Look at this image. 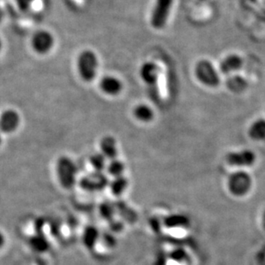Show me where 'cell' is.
<instances>
[{"mask_svg": "<svg viewBox=\"0 0 265 265\" xmlns=\"http://www.w3.org/2000/svg\"><path fill=\"white\" fill-rule=\"evenodd\" d=\"M128 186H129V181L124 175L114 178V180L109 183V188L112 194L116 196H121L125 193Z\"/></svg>", "mask_w": 265, "mask_h": 265, "instance_id": "d6986e66", "label": "cell"}, {"mask_svg": "<svg viewBox=\"0 0 265 265\" xmlns=\"http://www.w3.org/2000/svg\"><path fill=\"white\" fill-rule=\"evenodd\" d=\"M104 243L107 247H114L116 245V240L110 233H105L103 235Z\"/></svg>", "mask_w": 265, "mask_h": 265, "instance_id": "484cf974", "label": "cell"}, {"mask_svg": "<svg viewBox=\"0 0 265 265\" xmlns=\"http://www.w3.org/2000/svg\"><path fill=\"white\" fill-rule=\"evenodd\" d=\"M226 85L231 92L241 93L247 89V82L240 76H232L227 80Z\"/></svg>", "mask_w": 265, "mask_h": 265, "instance_id": "ffe728a7", "label": "cell"}, {"mask_svg": "<svg viewBox=\"0 0 265 265\" xmlns=\"http://www.w3.org/2000/svg\"><path fill=\"white\" fill-rule=\"evenodd\" d=\"M77 71L85 82H91L96 77L98 72L99 60L93 51L84 50L77 58Z\"/></svg>", "mask_w": 265, "mask_h": 265, "instance_id": "7a4b0ae2", "label": "cell"}, {"mask_svg": "<svg viewBox=\"0 0 265 265\" xmlns=\"http://www.w3.org/2000/svg\"><path fill=\"white\" fill-rule=\"evenodd\" d=\"M54 45V38L47 30H39L35 32L31 39L33 50L39 54H46L50 52Z\"/></svg>", "mask_w": 265, "mask_h": 265, "instance_id": "52a82bcc", "label": "cell"}, {"mask_svg": "<svg viewBox=\"0 0 265 265\" xmlns=\"http://www.w3.org/2000/svg\"><path fill=\"white\" fill-rule=\"evenodd\" d=\"M6 236L2 231H0V250L2 249L6 245Z\"/></svg>", "mask_w": 265, "mask_h": 265, "instance_id": "83f0119b", "label": "cell"}, {"mask_svg": "<svg viewBox=\"0 0 265 265\" xmlns=\"http://www.w3.org/2000/svg\"><path fill=\"white\" fill-rule=\"evenodd\" d=\"M172 3L173 0H156L150 17V23L154 29H163L167 24Z\"/></svg>", "mask_w": 265, "mask_h": 265, "instance_id": "5b68a950", "label": "cell"}, {"mask_svg": "<svg viewBox=\"0 0 265 265\" xmlns=\"http://www.w3.org/2000/svg\"><path fill=\"white\" fill-rule=\"evenodd\" d=\"M243 59L237 54H230L223 59L220 64V72L223 74H229L231 72H237L241 69Z\"/></svg>", "mask_w": 265, "mask_h": 265, "instance_id": "5bb4252c", "label": "cell"}, {"mask_svg": "<svg viewBox=\"0 0 265 265\" xmlns=\"http://www.w3.org/2000/svg\"><path fill=\"white\" fill-rule=\"evenodd\" d=\"M56 173L58 183L65 190L73 188L77 182V165L70 157L58 158L56 164Z\"/></svg>", "mask_w": 265, "mask_h": 265, "instance_id": "6da1fadb", "label": "cell"}, {"mask_svg": "<svg viewBox=\"0 0 265 265\" xmlns=\"http://www.w3.org/2000/svg\"><path fill=\"white\" fill-rule=\"evenodd\" d=\"M20 125V116L13 109H8L0 114V131L10 134L15 131Z\"/></svg>", "mask_w": 265, "mask_h": 265, "instance_id": "9c48e42d", "label": "cell"}, {"mask_svg": "<svg viewBox=\"0 0 265 265\" xmlns=\"http://www.w3.org/2000/svg\"><path fill=\"white\" fill-rule=\"evenodd\" d=\"M1 49H2V41L0 40V51H1Z\"/></svg>", "mask_w": 265, "mask_h": 265, "instance_id": "4dcf8cb0", "label": "cell"}, {"mask_svg": "<svg viewBox=\"0 0 265 265\" xmlns=\"http://www.w3.org/2000/svg\"><path fill=\"white\" fill-rule=\"evenodd\" d=\"M35 0H16V5L21 11H28Z\"/></svg>", "mask_w": 265, "mask_h": 265, "instance_id": "d4e9b609", "label": "cell"}, {"mask_svg": "<svg viewBox=\"0 0 265 265\" xmlns=\"http://www.w3.org/2000/svg\"><path fill=\"white\" fill-rule=\"evenodd\" d=\"M163 224L167 228H185L190 225V220L182 214H172L164 218Z\"/></svg>", "mask_w": 265, "mask_h": 265, "instance_id": "9a60e30c", "label": "cell"}, {"mask_svg": "<svg viewBox=\"0 0 265 265\" xmlns=\"http://www.w3.org/2000/svg\"><path fill=\"white\" fill-rule=\"evenodd\" d=\"M29 246L34 252L44 253L50 248V242L41 233H36L29 239Z\"/></svg>", "mask_w": 265, "mask_h": 265, "instance_id": "2e32d148", "label": "cell"}, {"mask_svg": "<svg viewBox=\"0 0 265 265\" xmlns=\"http://www.w3.org/2000/svg\"><path fill=\"white\" fill-rule=\"evenodd\" d=\"M106 160L107 159L106 157L101 153H96L90 157V163L96 172H102L104 169H106L107 166Z\"/></svg>", "mask_w": 265, "mask_h": 265, "instance_id": "7402d4cb", "label": "cell"}, {"mask_svg": "<svg viewBox=\"0 0 265 265\" xmlns=\"http://www.w3.org/2000/svg\"><path fill=\"white\" fill-rule=\"evenodd\" d=\"M252 186V179L248 172L237 171L228 180V191L233 196L241 197L248 194Z\"/></svg>", "mask_w": 265, "mask_h": 265, "instance_id": "3957f363", "label": "cell"}, {"mask_svg": "<svg viewBox=\"0 0 265 265\" xmlns=\"http://www.w3.org/2000/svg\"><path fill=\"white\" fill-rule=\"evenodd\" d=\"M2 143V136H1V131H0V145Z\"/></svg>", "mask_w": 265, "mask_h": 265, "instance_id": "f546056e", "label": "cell"}, {"mask_svg": "<svg viewBox=\"0 0 265 265\" xmlns=\"http://www.w3.org/2000/svg\"><path fill=\"white\" fill-rule=\"evenodd\" d=\"M4 18V11L3 10H2V8L0 7V23L2 21V20H3Z\"/></svg>", "mask_w": 265, "mask_h": 265, "instance_id": "f1b7e54d", "label": "cell"}, {"mask_svg": "<svg viewBox=\"0 0 265 265\" xmlns=\"http://www.w3.org/2000/svg\"><path fill=\"white\" fill-rule=\"evenodd\" d=\"M106 169L107 173L111 175L112 177H114V178L120 177V176L124 175V172H125V163L119 159L112 160L106 166Z\"/></svg>", "mask_w": 265, "mask_h": 265, "instance_id": "44dd1931", "label": "cell"}, {"mask_svg": "<svg viewBox=\"0 0 265 265\" xmlns=\"http://www.w3.org/2000/svg\"><path fill=\"white\" fill-rule=\"evenodd\" d=\"M100 89L108 96H117L122 91V82L114 76H105L100 81Z\"/></svg>", "mask_w": 265, "mask_h": 265, "instance_id": "30bf717a", "label": "cell"}, {"mask_svg": "<svg viewBox=\"0 0 265 265\" xmlns=\"http://www.w3.org/2000/svg\"><path fill=\"white\" fill-rule=\"evenodd\" d=\"M226 160L233 167H252L256 162V154L250 149H243L240 151L230 152L227 154Z\"/></svg>", "mask_w": 265, "mask_h": 265, "instance_id": "ba28073f", "label": "cell"}, {"mask_svg": "<svg viewBox=\"0 0 265 265\" xmlns=\"http://www.w3.org/2000/svg\"><path fill=\"white\" fill-rule=\"evenodd\" d=\"M160 69L154 62H145L142 64L139 74L143 82L147 84H154L159 77Z\"/></svg>", "mask_w": 265, "mask_h": 265, "instance_id": "8fae6325", "label": "cell"}, {"mask_svg": "<svg viewBox=\"0 0 265 265\" xmlns=\"http://www.w3.org/2000/svg\"><path fill=\"white\" fill-rule=\"evenodd\" d=\"M265 218V217H264Z\"/></svg>", "mask_w": 265, "mask_h": 265, "instance_id": "1f68e13d", "label": "cell"}, {"mask_svg": "<svg viewBox=\"0 0 265 265\" xmlns=\"http://www.w3.org/2000/svg\"><path fill=\"white\" fill-rule=\"evenodd\" d=\"M168 257L174 262L182 263L188 260V253L183 248H176L170 252Z\"/></svg>", "mask_w": 265, "mask_h": 265, "instance_id": "cb8c5ba5", "label": "cell"}, {"mask_svg": "<svg viewBox=\"0 0 265 265\" xmlns=\"http://www.w3.org/2000/svg\"><path fill=\"white\" fill-rule=\"evenodd\" d=\"M79 186L83 191L87 192H97L109 186V181L103 172L95 171L93 173L83 176L80 180Z\"/></svg>", "mask_w": 265, "mask_h": 265, "instance_id": "8992f818", "label": "cell"}, {"mask_svg": "<svg viewBox=\"0 0 265 265\" xmlns=\"http://www.w3.org/2000/svg\"><path fill=\"white\" fill-rule=\"evenodd\" d=\"M195 75L199 82L208 87H216L220 83V76L209 60H200L195 67Z\"/></svg>", "mask_w": 265, "mask_h": 265, "instance_id": "277c9868", "label": "cell"}, {"mask_svg": "<svg viewBox=\"0 0 265 265\" xmlns=\"http://www.w3.org/2000/svg\"><path fill=\"white\" fill-rule=\"evenodd\" d=\"M101 238V234L98 228L93 225H90L84 228L82 232V242L85 248L87 250H93L98 243Z\"/></svg>", "mask_w": 265, "mask_h": 265, "instance_id": "4fadbf2b", "label": "cell"}, {"mask_svg": "<svg viewBox=\"0 0 265 265\" xmlns=\"http://www.w3.org/2000/svg\"><path fill=\"white\" fill-rule=\"evenodd\" d=\"M167 257L165 256L164 253H159L157 255V259L154 261V265H166L167 264Z\"/></svg>", "mask_w": 265, "mask_h": 265, "instance_id": "4316f807", "label": "cell"}, {"mask_svg": "<svg viewBox=\"0 0 265 265\" xmlns=\"http://www.w3.org/2000/svg\"><path fill=\"white\" fill-rule=\"evenodd\" d=\"M133 115L141 122L148 123L153 120L154 113L150 106L146 104H139L133 109Z\"/></svg>", "mask_w": 265, "mask_h": 265, "instance_id": "e0dca14e", "label": "cell"}, {"mask_svg": "<svg viewBox=\"0 0 265 265\" xmlns=\"http://www.w3.org/2000/svg\"><path fill=\"white\" fill-rule=\"evenodd\" d=\"M250 138L254 141L265 140V120L258 119L252 123L248 130Z\"/></svg>", "mask_w": 265, "mask_h": 265, "instance_id": "ac0fdd59", "label": "cell"}, {"mask_svg": "<svg viewBox=\"0 0 265 265\" xmlns=\"http://www.w3.org/2000/svg\"><path fill=\"white\" fill-rule=\"evenodd\" d=\"M100 150L106 159L110 161L117 159L119 150H118L116 140L111 136H106L103 138H101L100 142Z\"/></svg>", "mask_w": 265, "mask_h": 265, "instance_id": "7c38bea8", "label": "cell"}, {"mask_svg": "<svg viewBox=\"0 0 265 265\" xmlns=\"http://www.w3.org/2000/svg\"><path fill=\"white\" fill-rule=\"evenodd\" d=\"M115 212H116V208L114 207V205L110 203H103L99 208L100 215L102 219L108 220V222L114 220Z\"/></svg>", "mask_w": 265, "mask_h": 265, "instance_id": "603a6c76", "label": "cell"}]
</instances>
